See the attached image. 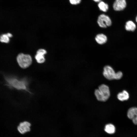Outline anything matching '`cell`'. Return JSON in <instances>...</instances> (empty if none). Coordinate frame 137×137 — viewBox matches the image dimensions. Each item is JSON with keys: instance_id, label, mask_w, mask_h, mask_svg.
<instances>
[{"instance_id": "cell-8", "label": "cell", "mask_w": 137, "mask_h": 137, "mask_svg": "<svg viewBox=\"0 0 137 137\" xmlns=\"http://www.w3.org/2000/svg\"><path fill=\"white\" fill-rule=\"evenodd\" d=\"M127 116L132 120L133 123L137 125V108L132 107L130 108L127 112Z\"/></svg>"}, {"instance_id": "cell-5", "label": "cell", "mask_w": 137, "mask_h": 137, "mask_svg": "<svg viewBox=\"0 0 137 137\" xmlns=\"http://www.w3.org/2000/svg\"><path fill=\"white\" fill-rule=\"evenodd\" d=\"M97 23L100 27L103 28H106L107 26H111L112 24L110 18L104 14H101L98 16Z\"/></svg>"}, {"instance_id": "cell-12", "label": "cell", "mask_w": 137, "mask_h": 137, "mask_svg": "<svg viewBox=\"0 0 137 137\" xmlns=\"http://www.w3.org/2000/svg\"><path fill=\"white\" fill-rule=\"evenodd\" d=\"M136 28L135 23L132 21H129L127 22L125 25V28L127 31H134Z\"/></svg>"}, {"instance_id": "cell-6", "label": "cell", "mask_w": 137, "mask_h": 137, "mask_svg": "<svg viewBox=\"0 0 137 137\" xmlns=\"http://www.w3.org/2000/svg\"><path fill=\"white\" fill-rule=\"evenodd\" d=\"M126 0H115L113 5L114 9L116 11H121L124 9L126 6Z\"/></svg>"}, {"instance_id": "cell-11", "label": "cell", "mask_w": 137, "mask_h": 137, "mask_svg": "<svg viewBox=\"0 0 137 137\" xmlns=\"http://www.w3.org/2000/svg\"><path fill=\"white\" fill-rule=\"evenodd\" d=\"M129 97L128 93L125 90L122 92L119 93L117 95L118 99L121 101H124L128 100Z\"/></svg>"}, {"instance_id": "cell-17", "label": "cell", "mask_w": 137, "mask_h": 137, "mask_svg": "<svg viewBox=\"0 0 137 137\" xmlns=\"http://www.w3.org/2000/svg\"><path fill=\"white\" fill-rule=\"evenodd\" d=\"M7 34L9 38H11L12 36V34L9 33H7Z\"/></svg>"}, {"instance_id": "cell-1", "label": "cell", "mask_w": 137, "mask_h": 137, "mask_svg": "<svg viewBox=\"0 0 137 137\" xmlns=\"http://www.w3.org/2000/svg\"><path fill=\"white\" fill-rule=\"evenodd\" d=\"M5 79L8 86L19 90L29 91L28 82L25 79H19L14 77L6 76Z\"/></svg>"}, {"instance_id": "cell-2", "label": "cell", "mask_w": 137, "mask_h": 137, "mask_svg": "<svg viewBox=\"0 0 137 137\" xmlns=\"http://www.w3.org/2000/svg\"><path fill=\"white\" fill-rule=\"evenodd\" d=\"M95 94L99 101H105L109 98L110 95L109 87L105 84L100 85L98 89L95 90Z\"/></svg>"}, {"instance_id": "cell-7", "label": "cell", "mask_w": 137, "mask_h": 137, "mask_svg": "<svg viewBox=\"0 0 137 137\" xmlns=\"http://www.w3.org/2000/svg\"><path fill=\"white\" fill-rule=\"evenodd\" d=\"M30 124L27 121L21 123L18 126L17 129L21 133L23 134L30 130Z\"/></svg>"}, {"instance_id": "cell-3", "label": "cell", "mask_w": 137, "mask_h": 137, "mask_svg": "<svg viewBox=\"0 0 137 137\" xmlns=\"http://www.w3.org/2000/svg\"><path fill=\"white\" fill-rule=\"evenodd\" d=\"M103 74L105 78L110 80L119 79L123 76L122 73L121 72L115 73L113 68L109 65H106L104 67Z\"/></svg>"}, {"instance_id": "cell-19", "label": "cell", "mask_w": 137, "mask_h": 137, "mask_svg": "<svg viewBox=\"0 0 137 137\" xmlns=\"http://www.w3.org/2000/svg\"><path fill=\"white\" fill-rule=\"evenodd\" d=\"M135 20H136V22H137V16H136V18Z\"/></svg>"}, {"instance_id": "cell-13", "label": "cell", "mask_w": 137, "mask_h": 137, "mask_svg": "<svg viewBox=\"0 0 137 137\" xmlns=\"http://www.w3.org/2000/svg\"><path fill=\"white\" fill-rule=\"evenodd\" d=\"M105 130L108 133L113 134L115 132V129L114 126L113 125L109 124L105 126Z\"/></svg>"}, {"instance_id": "cell-15", "label": "cell", "mask_w": 137, "mask_h": 137, "mask_svg": "<svg viewBox=\"0 0 137 137\" xmlns=\"http://www.w3.org/2000/svg\"><path fill=\"white\" fill-rule=\"evenodd\" d=\"M9 38L7 33L2 34L0 36V41L3 43H8L10 40Z\"/></svg>"}, {"instance_id": "cell-9", "label": "cell", "mask_w": 137, "mask_h": 137, "mask_svg": "<svg viewBox=\"0 0 137 137\" xmlns=\"http://www.w3.org/2000/svg\"><path fill=\"white\" fill-rule=\"evenodd\" d=\"M45 53L42 49H39L37 52L35 58L37 62L39 63H42L45 61L44 55Z\"/></svg>"}, {"instance_id": "cell-16", "label": "cell", "mask_w": 137, "mask_h": 137, "mask_svg": "<svg viewBox=\"0 0 137 137\" xmlns=\"http://www.w3.org/2000/svg\"><path fill=\"white\" fill-rule=\"evenodd\" d=\"M70 3L73 5H76L79 4L81 0H69Z\"/></svg>"}, {"instance_id": "cell-18", "label": "cell", "mask_w": 137, "mask_h": 137, "mask_svg": "<svg viewBox=\"0 0 137 137\" xmlns=\"http://www.w3.org/2000/svg\"><path fill=\"white\" fill-rule=\"evenodd\" d=\"M94 2H99L101 1V0H93Z\"/></svg>"}, {"instance_id": "cell-4", "label": "cell", "mask_w": 137, "mask_h": 137, "mask_svg": "<svg viewBox=\"0 0 137 137\" xmlns=\"http://www.w3.org/2000/svg\"><path fill=\"white\" fill-rule=\"evenodd\" d=\"M17 60L20 66L23 68H26L31 64L32 59L29 55L20 53L17 57Z\"/></svg>"}, {"instance_id": "cell-10", "label": "cell", "mask_w": 137, "mask_h": 137, "mask_svg": "<svg viewBox=\"0 0 137 137\" xmlns=\"http://www.w3.org/2000/svg\"><path fill=\"white\" fill-rule=\"evenodd\" d=\"M95 40L99 44H102L106 42L107 38L105 35L103 34H99L96 35L95 37Z\"/></svg>"}, {"instance_id": "cell-14", "label": "cell", "mask_w": 137, "mask_h": 137, "mask_svg": "<svg viewBox=\"0 0 137 137\" xmlns=\"http://www.w3.org/2000/svg\"><path fill=\"white\" fill-rule=\"evenodd\" d=\"M98 3V6L100 10L104 12H106L108 10L109 6L107 4L102 1Z\"/></svg>"}]
</instances>
